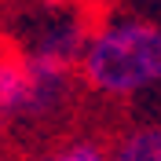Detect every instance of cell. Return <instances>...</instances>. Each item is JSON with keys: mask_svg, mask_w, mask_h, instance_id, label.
I'll use <instances>...</instances> for the list:
<instances>
[{"mask_svg": "<svg viewBox=\"0 0 161 161\" xmlns=\"http://www.w3.org/2000/svg\"><path fill=\"white\" fill-rule=\"evenodd\" d=\"M125 11L128 15H139V19H150L161 26V0H125Z\"/></svg>", "mask_w": 161, "mask_h": 161, "instance_id": "obj_7", "label": "cell"}, {"mask_svg": "<svg viewBox=\"0 0 161 161\" xmlns=\"http://www.w3.org/2000/svg\"><path fill=\"white\" fill-rule=\"evenodd\" d=\"M92 26L80 19L77 11L59 8L48 22H40V30L33 33V40L19 51L30 62H44V66H59V70H73L77 73L84 44H88Z\"/></svg>", "mask_w": 161, "mask_h": 161, "instance_id": "obj_2", "label": "cell"}, {"mask_svg": "<svg viewBox=\"0 0 161 161\" xmlns=\"http://www.w3.org/2000/svg\"><path fill=\"white\" fill-rule=\"evenodd\" d=\"M77 77L103 99H132L161 88V26L128 11L92 26Z\"/></svg>", "mask_w": 161, "mask_h": 161, "instance_id": "obj_1", "label": "cell"}, {"mask_svg": "<svg viewBox=\"0 0 161 161\" xmlns=\"http://www.w3.org/2000/svg\"><path fill=\"white\" fill-rule=\"evenodd\" d=\"M110 161H161V125H136L110 147Z\"/></svg>", "mask_w": 161, "mask_h": 161, "instance_id": "obj_5", "label": "cell"}, {"mask_svg": "<svg viewBox=\"0 0 161 161\" xmlns=\"http://www.w3.org/2000/svg\"><path fill=\"white\" fill-rule=\"evenodd\" d=\"M26 66L19 51H0V128L11 121H22L26 114Z\"/></svg>", "mask_w": 161, "mask_h": 161, "instance_id": "obj_4", "label": "cell"}, {"mask_svg": "<svg viewBox=\"0 0 161 161\" xmlns=\"http://www.w3.org/2000/svg\"><path fill=\"white\" fill-rule=\"evenodd\" d=\"M26 66V114L22 121H48L66 106L73 92V70H59V66H44V62H30L22 59Z\"/></svg>", "mask_w": 161, "mask_h": 161, "instance_id": "obj_3", "label": "cell"}, {"mask_svg": "<svg viewBox=\"0 0 161 161\" xmlns=\"http://www.w3.org/2000/svg\"><path fill=\"white\" fill-rule=\"evenodd\" d=\"M33 161H110V150H103L92 139H77V143H66V147L44 154V158H33Z\"/></svg>", "mask_w": 161, "mask_h": 161, "instance_id": "obj_6", "label": "cell"}]
</instances>
